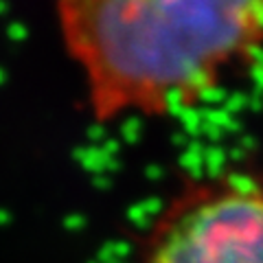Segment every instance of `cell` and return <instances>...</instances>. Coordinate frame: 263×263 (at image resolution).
Returning <instances> with one entry per match:
<instances>
[{"label":"cell","mask_w":263,"mask_h":263,"mask_svg":"<svg viewBox=\"0 0 263 263\" xmlns=\"http://www.w3.org/2000/svg\"><path fill=\"white\" fill-rule=\"evenodd\" d=\"M134 263H263V180L221 174L189 182L154 219Z\"/></svg>","instance_id":"obj_2"},{"label":"cell","mask_w":263,"mask_h":263,"mask_svg":"<svg viewBox=\"0 0 263 263\" xmlns=\"http://www.w3.org/2000/svg\"><path fill=\"white\" fill-rule=\"evenodd\" d=\"M99 123L200 103L263 44V0H53Z\"/></svg>","instance_id":"obj_1"}]
</instances>
